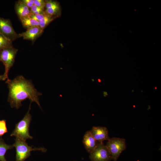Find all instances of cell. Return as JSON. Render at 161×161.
Returning <instances> with one entry per match:
<instances>
[{"label":"cell","instance_id":"obj_1","mask_svg":"<svg viewBox=\"0 0 161 161\" xmlns=\"http://www.w3.org/2000/svg\"><path fill=\"white\" fill-rule=\"evenodd\" d=\"M6 82L9 90L7 100L12 108L18 109L21 106V102L27 99L31 103L35 102L41 108L38 97L42 94L29 80L19 76L13 80L8 78Z\"/></svg>","mask_w":161,"mask_h":161},{"label":"cell","instance_id":"obj_2","mask_svg":"<svg viewBox=\"0 0 161 161\" xmlns=\"http://www.w3.org/2000/svg\"><path fill=\"white\" fill-rule=\"evenodd\" d=\"M31 103L28 112L23 118L15 125L14 130L10 135L11 136H15L16 138L25 141L28 139H33L29 132L31 120V116L30 113Z\"/></svg>","mask_w":161,"mask_h":161},{"label":"cell","instance_id":"obj_3","mask_svg":"<svg viewBox=\"0 0 161 161\" xmlns=\"http://www.w3.org/2000/svg\"><path fill=\"white\" fill-rule=\"evenodd\" d=\"M13 145L16 149L15 161H25L31 155V152L32 151H46V149L43 148H33L32 146H29L26 141L17 138H16Z\"/></svg>","mask_w":161,"mask_h":161},{"label":"cell","instance_id":"obj_4","mask_svg":"<svg viewBox=\"0 0 161 161\" xmlns=\"http://www.w3.org/2000/svg\"><path fill=\"white\" fill-rule=\"evenodd\" d=\"M109 152L112 160L117 161L121 153L126 148L125 139L113 137L108 140L106 145Z\"/></svg>","mask_w":161,"mask_h":161},{"label":"cell","instance_id":"obj_5","mask_svg":"<svg viewBox=\"0 0 161 161\" xmlns=\"http://www.w3.org/2000/svg\"><path fill=\"white\" fill-rule=\"evenodd\" d=\"M18 50L13 47H9L0 51V61H1L5 67L4 75L6 79H8L9 70L13 66L15 58Z\"/></svg>","mask_w":161,"mask_h":161},{"label":"cell","instance_id":"obj_6","mask_svg":"<svg viewBox=\"0 0 161 161\" xmlns=\"http://www.w3.org/2000/svg\"><path fill=\"white\" fill-rule=\"evenodd\" d=\"M91 161H110L112 160L111 155L106 145L98 143L94 150L89 154Z\"/></svg>","mask_w":161,"mask_h":161},{"label":"cell","instance_id":"obj_7","mask_svg":"<svg viewBox=\"0 0 161 161\" xmlns=\"http://www.w3.org/2000/svg\"><path fill=\"white\" fill-rule=\"evenodd\" d=\"M0 32L12 41L19 38L18 34L14 30L10 20L0 17Z\"/></svg>","mask_w":161,"mask_h":161},{"label":"cell","instance_id":"obj_8","mask_svg":"<svg viewBox=\"0 0 161 161\" xmlns=\"http://www.w3.org/2000/svg\"><path fill=\"white\" fill-rule=\"evenodd\" d=\"M90 131L98 143H103L104 141L108 140L110 138L108 130L105 127L93 126Z\"/></svg>","mask_w":161,"mask_h":161},{"label":"cell","instance_id":"obj_9","mask_svg":"<svg viewBox=\"0 0 161 161\" xmlns=\"http://www.w3.org/2000/svg\"><path fill=\"white\" fill-rule=\"evenodd\" d=\"M44 30L39 26L31 27L27 29V30L18 34L19 37H22L24 39L34 41L42 33Z\"/></svg>","mask_w":161,"mask_h":161},{"label":"cell","instance_id":"obj_10","mask_svg":"<svg viewBox=\"0 0 161 161\" xmlns=\"http://www.w3.org/2000/svg\"><path fill=\"white\" fill-rule=\"evenodd\" d=\"M83 142L85 148L89 154L94 150L98 143L92 136L90 131H87L84 134Z\"/></svg>","mask_w":161,"mask_h":161},{"label":"cell","instance_id":"obj_11","mask_svg":"<svg viewBox=\"0 0 161 161\" xmlns=\"http://www.w3.org/2000/svg\"><path fill=\"white\" fill-rule=\"evenodd\" d=\"M15 8L16 12L20 19L30 16L31 14L30 9L21 0L18 1L16 2Z\"/></svg>","mask_w":161,"mask_h":161},{"label":"cell","instance_id":"obj_12","mask_svg":"<svg viewBox=\"0 0 161 161\" xmlns=\"http://www.w3.org/2000/svg\"><path fill=\"white\" fill-rule=\"evenodd\" d=\"M13 147V145H8L6 143L4 140L1 138L0 139V161H7L5 155L7 151L12 149Z\"/></svg>","mask_w":161,"mask_h":161},{"label":"cell","instance_id":"obj_13","mask_svg":"<svg viewBox=\"0 0 161 161\" xmlns=\"http://www.w3.org/2000/svg\"><path fill=\"white\" fill-rule=\"evenodd\" d=\"M23 26L27 29L31 27L39 26V22L30 16L20 18Z\"/></svg>","mask_w":161,"mask_h":161},{"label":"cell","instance_id":"obj_14","mask_svg":"<svg viewBox=\"0 0 161 161\" xmlns=\"http://www.w3.org/2000/svg\"><path fill=\"white\" fill-rule=\"evenodd\" d=\"M12 41L0 32V51L13 47Z\"/></svg>","mask_w":161,"mask_h":161},{"label":"cell","instance_id":"obj_15","mask_svg":"<svg viewBox=\"0 0 161 161\" xmlns=\"http://www.w3.org/2000/svg\"><path fill=\"white\" fill-rule=\"evenodd\" d=\"M45 13L50 16L58 17L60 16L61 9L60 5L52 8L46 9L44 10Z\"/></svg>","mask_w":161,"mask_h":161},{"label":"cell","instance_id":"obj_16","mask_svg":"<svg viewBox=\"0 0 161 161\" xmlns=\"http://www.w3.org/2000/svg\"><path fill=\"white\" fill-rule=\"evenodd\" d=\"M57 17L48 16L45 14V16L39 21V26L43 30Z\"/></svg>","mask_w":161,"mask_h":161},{"label":"cell","instance_id":"obj_17","mask_svg":"<svg viewBox=\"0 0 161 161\" xmlns=\"http://www.w3.org/2000/svg\"><path fill=\"white\" fill-rule=\"evenodd\" d=\"M6 122V120H0V136L1 138L8 132Z\"/></svg>","mask_w":161,"mask_h":161},{"label":"cell","instance_id":"obj_18","mask_svg":"<svg viewBox=\"0 0 161 161\" xmlns=\"http://www.w3.org/2000/svg\"><path fill=\"white\" fill-rule=\"evenodd\" d=\"M31 14H43L44 13V10L38 7L34 4L30 8Z\"/></svg>","mask_w":161,"mask_h":161},{"label":"cell","instance_id":"obj_19","mask_svg":"<svg viewBox=\"0 0 161 161\" xmlns=\"http://www.w3.org/2000/svg\"><path fill=\"white\" fill-rule=\"evenodd\" d=\"M46 9L52 8L56 6L60 5L59 3L57 1L48 0H45Z\"/></svg>","mask_w":161,"mask_h":161},{"label":"cell","instance_id":"obj_20","mask_svg":"<svg viewBox=\"0 0 161 161\" xmlns=\"http://www.w3.org/2000/svg\"><path fill=\"white\" fill-rule=\"evenodd\" d=\"M34 4L38 7L44 10L45 7V1L43 0H34Z\"/></svg>","mask_w":161,"mask_h":161},{"label":"cell","instance_id":"obj_21","mask_svg":"<svg viewBox=\"0 0 161 161\" xmlns=\"http://www.w3.org/2000/svg\"><path fill=\"white\" fill-rule=\"evenodd\" d=\"M45 13L43 14H31L30 17L32 18L38 22L43 19L45 16Z\"/></svg>","mask_w":161,"mask_h":161},{"label":"cell","instance_id":"obj_22","mask_svg":"<svg viewBox=\"0 0 161 161\" xmlns=\"http://www.w3.org/2000/svg\"><path fill=\"white\" fill-rule=\"evenodd\" d=\"M21 1L30 9L34 4V0H22Z\"/></svg>","mask_w":161,"mask_h":161},{"label":"cell","instance_id":"obj_23","mask_svg":"<svg viewBox=\"0 0 161 161\" xmlns=\"http://www.w3.org/2000/svg\"><path fill=\"white\" fill-rule=\"evenodd\" d=\"M6 79L4 75H0V80H4Z\"/></svg>","mask_w":161,"mask_h":161},{"label":"cell","instance_id":"obj_24","mask_svg":"<svg viewBox=\"0 0 161 161\" xmlns=\"http://www.w3.org/2000/svg\"><path fill=\"white\" fill-rule=\"evenodd\" d=\"M103 95L104 97H106L108 95V93L106 91H104L103 92Z\"/></svg>","mask_w":161,"mask_h":161},{"label":"cell","instance_id":"obj_25","mask_svg":"<svg viewBox=\"0 0 161 161\" xmlns=\"http://www.w3.org/2000/svg\"><path fill=\"white\" fill-rule=\"evenodd\" d=\"M97 82H98V83H100V82H101V80H100V79L98 78V79H97Z\"/></svg>","mask_w":161,"mask_h":161},{"label":"cell","instance_id":"obj_26","mask_svg":"<svg viewBox=\"0 0 161 161\" xmlns=\"http://www.w3.org/2000/svg\"><path fill=\"white\" fill-rule=\"evenodd\" d=\"M134 92V90H132V92Z\"/></svg>","mask_w":161,"mask_h":161},{"label":"cell","instance_id":"obj_27","mask_svg":"<svg viewBox=\"0 0 161 161\" xmlns=\"http://www.w3.org/2000/svg\"><path fill=\"white\" fill-rule=\"evenodd\" d=\"M157 88L156 87H155V89H157Z\"/></svg>","mask_w":161,"mask_h":161}]
</instances>
